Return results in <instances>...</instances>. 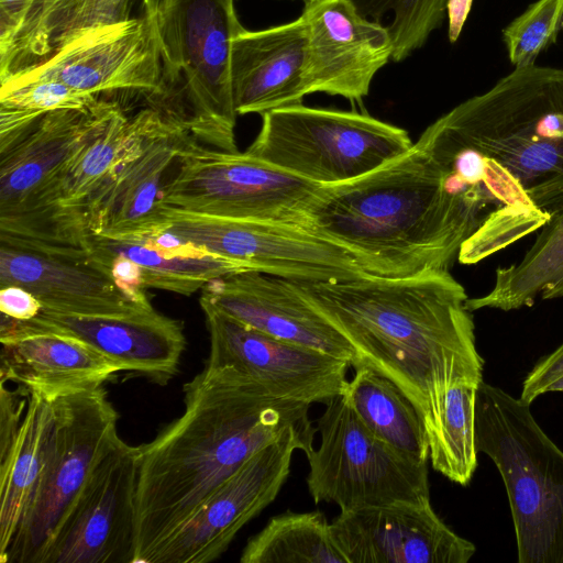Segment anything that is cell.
I'll use <instances>...</instances> for the list:
<instances>
[{
	"label": "cell",
	"mask_w": 563,
	"mask_h": 563,
	"mask_svg": "<svg viewBox=\"0 0 563 563\" xmlns=\"http://www.w3.org/2000/svg\"><path fill=\"white\" fill-rule=\"evenodd\" d=\"M529 205L504 180L452 191L416 143L356 179L321 186L301 225L343 249L364 274L407 278L475 264L531 232Z\"/></svg>",
	"instance_id": "6da1fadb"
},
{
	"label": "cell",
	"mask_w": 563,
	"mask_h": 563,
	"mask_svg": "<svg viewBox=\"0 0 563 563\" xmlns=\"http://www.w3.org/2000/svg\"><path fill=\"white\" fill-rule=\"evenodd\" d=\"M185 410L139 448L135 555L152 552L250 457L290 433L311 441V405L277 397L231 368H205L184 386Z\"/></svg>",
	"instance_id": "7a4b0ae2"
},
{
	"label": "cell",
	"mask_w": 563,
	"mask_h": 563,
	"mask_svg": "<svg viewBox=\"0 0 563 563\" xmlns=\"http://www.w3.org/2000/svg\"><path fill=\"white\" fill-rule=\"evenodd\" d=\"M290 280L350 341L358 366L386 376L412 401L429 444L446 391L484 380L468 297L449 271L407 278Z\"/></svg>",
	"instance_id": "3957f363"
},
{
	"label": "cell",
	"mask_w": 563,
	"mask_h": 563,
	"mask_svg": "<svg viewBox=\"0 0 563 563\" xmlns=\"http://www.w3.org/2000/svg\"><path fill=\"white\" fill-rule=\"evenodd\" d=\"M432 124L496 159L543 212L563 206V69L515 68Z\"/></svg>",
	"instance_id": "277c9868"
},
{
	"label": "cell",
	"mask_w": 563,
	"mask_h": 563,
	"mask_svg": "<svg viewBox=\"0 0 563 563\" xmlns=\"http://www.w3.org/2000/svg\"><path fill=\"white\" fill-rule=\"evenodd\" d=\"M476 445L495 463L512 516L519 563H563V451L530 405L484 380L477 388Z\"/></svg>",
	"instance_id": "5b68a950"
},
{
	"label": "cell",
	"mask_w": 563,
	"mask_h": 563,
	"mask_svg": "<svg viewBox=\"0 0 563 563\" xmlns=\"http://www.w3.org/2000/svg\"><path fill=\"white\" fill-rule=\"evenodd\" d=\"M159 45L164 96L206 145L238 152L231 84L232 38L243 25L234 0H147Z\"/></svg>",
	"instance_id": "8992f818"
},
{
	"label": "cell",
	"mask_w": 563,
	"mask_h": 563,
	"mask_svg": "<svg viewBox=\"0 0 563 563\" xmlns=\"http://www.w3.org/2000/svg\"><path fill=\"white\" fill-rule=\"evenodd\" d=\"M412 145L406 130L368 114L300 103L262 114L261 130L245 153L327 186L366 175Z\"/></svg>",
	"instance_id": "52a82bcc"
},
{
	"label": "cell",
	"mask_w": 563,
	"mask_h": 563,
	"mask_svg": "<svg viewBox=\"0 0 563 563\" xmlns=\"http://www.w3.org/2000/svg\"><path fill=\"white\" fill-rule=\"evenodd\" d=\"M46 455L33 496L0 563H42L101 459L120 439L118 412L103 386L52 402Z\"/></svg>",
	"instance_id": "ba28073f"
},
{
	"label": "cell",
	"mask_w": 563,
	"mask_h": 563,
	"mask_svg": "<svg viewBox=\"0 0 563 563\" xmlns=\"http://www.w3.org/2000/svg\"><path fill=\"white\" fill-rule=\"evenodd\" d=\"M321 442L307 454V485L316 504L341 511L430 499L428 462L416 461L376 437L341 395L317 421Z\"/></svg>",
	"instance_id": "9c48e42d"
},
{
	"label": "cell",
	"mask_w": 563,
	"mask_h": 563,
	"mask_svg": "<svg viewBox=\"0 0 563 563\" xmlns=\"http://www.w3.org/2000/svg\"><path fill=\"white\" fill-rule=\"evenodd\" d=\"M321 186L245 152L200 145L192 136L178 156L162 206L222 218L301 225Z\"/></svg>",
	"instance_id": "30bf717a"
},
{
	"label": "cell",
	"mask_w": 563,
	"mask_h": 563,
	"mask_svg": "<svg viewBox=\"0 0 563 563\" xmlns=\"http://www.w3.org/2000/svg\"><path fill=\"white\" fill-rule=\"evenodd\" d=\"M118 103L97 99L52 111L0 143V235L58 244L52 199L60 175Z\"/></svg>",
	"instance_id": "8fae6325"
},
{
	"label": "cell",
	"mask_w": 563,
	"mask_h": 563,
	"mask_svg": "<svg viewBox=\"0 0 563 563\" xmlns=\"http://www.w3.org/2000/svg\"><path fill=\"white\" fill-rule=\"evenodd\" d=\"M158 228L253 271L287 279L338 282L366 275L343 249L296 223L222 218L162 206Z\"/></svg>",
	"instance_id": "7c38bea8"
},
{
	"label": "cell",
	"mask_w": 563,
	"mask_h": 563,
	"mask_svg": "<svg viewBox=\"0 0 563 563\" xmlns=\"http://www.w3.org/2000/svg\"><path fill=\"white\" fill-rule=\"evenodd\" d=\"M55 79L98 96L118 90L164 96L163 68L152 5L140 18L79 30L43 60L1 84Z\"/></svg>",
	"instance_id": "4fadbf2b"
},
{
	"label": "cell",
	"mask_w": 563,
	"mask_h": 563,
	"mask_svg": "<svg viewBox=\"0 0 563 563\" xmlns=\"http://www.w3.org/2000/svg\"><path fill=\"white\" fill-rule=\"evenodd\" d=\"M313 441L290 433L250 457L150 555L147 563H208L236 533L274 501L289 473L292 454H307Z\"/></svg>",
	"instance_id": "5bb4252c"
},
{
	"label": "cell",
	"mask_w": 563,
	"mask_h": 563,
	"mask_svg": "<svg viewBox=\"0 0 563 563\" xmlns=\"http://www.w3.org/2000/svg\"><path fill=\"white\" fill-rule=\"evenodd\" d=\"M191 137L172 112L146 108L136 139L88 205L87 234L123 238L157 231L165 186Z\"/></svg>",
	"instance_id": "9a60e30c"
},
{
	"label": "cell",
	"mask_w": 563,
	"mask_h": 563,
	"mask_svg": "<svg viewBox=\"0 0 563 563\" xmlns=\"http://www.w3.org/2000/svg\"><path fill=\"white\" fill-rule=\"evenodd\" d=\"M210 339L206 365L231 368L277 397L328 404L343 395L351 363L253 329L200 301Z\"/></svg>",
	"instance_id": "2e32d148"
},
{
	"label": "cell",
	"mask_w": 563,
	"mask_h": 563,
	"mask_svg": "<svg viewBox=\"0 0 563 563\" xmlns=\"http://www.w3.org/2000/svg\"><path fill=\"white\" fill-rule=\"evenodd\" d=\"M139 448L121 438L101 459L42 563H133Z\"/></svg>",
	"instance_id": "e0dca14e"
},
{
	"label": "cell",
	"mask_w": 563,
	"mask_h": 563,
	"mask_svg": "<svg viewBox=\"0 0 563 563\" xmlns=\"http://www.w3.org/2000/svg\"><path fill=\"white\" fill-rule=\"evenodd\" d=\"M30 291L42 309L79 316H125L153 308L130 298L87 250L0 235V287Z\"/></svg>",
	"instance_id": "ac0fdd59"
},
{
	"label": "cell",
	"mask_w": 563,
	"mask_h": 563,
	"mask_svg": "<svg viewBox=\"0 0 563 563\" xmlns=\"http://www.w3.org/2000/svg\"><path fill=\"white\" fill-rule=\"evenodd\" d=\"M330 525L346 563H466L476 551L430 499L340 511Z\"/></svg>",
	"instance_id": "d6986e66"
},
{
	"label": "cell",
	"mask_w": 563,
	"mask_h": 563,
	"mask_svg": "<svg viewBox=\"0 0 563 563\" xmlns=\"http://www.w3.org/2000/svg\"><path fill=\"white\" fill-rule=\"evenodd\" d=\"M301 15L311 93L361 101L374 76L391 59L388 27L363 16L351 0H317L305 4Z\"/></svg>",
	"instance_id": "ffe728a7"
},
{
	"label": "cell",
	"mask_w": 563,
	"mask_h": 563,
	"mask_svg": "<svg viewBox=\"0 0 563 563\" xmlns=\"http://www.w3.org/2000/svg\"><path fill=\"white\" fill-rule=\"evenodd\" d=\"M199 300L265 334L358 366V355L350 341L290 279L245 271L208 283Z\"/></svg>",
	"instance_id": "44dd1931"
},
{
	"label": "cell",
	"mask_w": 563,
	"mask_h": 563,
	"mask_svg": "<svg viewBox=\"0 0 563 563\" xmlns=\"http://www.w3.org/2000/svg\"><path fill=\"white\" fill-rule=\"evenodd\" d=\"M19 321L80 340L121 371L162 385L175 376L186 349L183 322L154 307L125 316H79L42 309L35 318Z\"/></svg>",
	"instance_id": "7402d4cb"
},
{
	"label": "cell",
	"mask_w": 563,
	"mask_h": 563,
	"mask_svg": "<svg viewBox=\"0 0 563 563\" xmlns=\"http://www.w3.org/2000/svg\"><path fill=\"white\" fill-rule=\"evenodd\" d=\"M3 382H14L30 394L54 402L60 397L93 389L121 368L75 338L24 325L1 314Z\"/></svg>",
	"instance_id": "603a6c76"
},
{
	"label": "cell",
	"mask_w": 563,
	"mask_h": 563,
	"mask_svg": "<svg viewBox=\"0 0 563 563\" xmlns=\"http://www.w3.org/2000/svg\"><path fill=\"white\" fill-rule=\"evenodd\" d=\"M231 84L238 114L300 104L311 93L302 15L264 30L238 31L232 38Z\"/></svg>",
	"instance_id": "cb8c5ba5"
},
{
	"label": "cell",
	"mask_w": 563,
	"mask_h": 563,
	"mask_svg": "<svg viewBox=\"0 0 563 563\" xmlns=\"http://www.w3.org/2000/svg\"><path fill=\"white\" fill-rule=\"evenodd\" d=\"M86 242L88 252L117 254L135 263L146 289L185 296L201 290L214 279L253 271L242 263L183 242L163 230L123 238L89 233Z\"/></svg>",
	"instance_id": "d4e9b609"
},
{
	"label": "cell",
	"mask_w": 563,
	"mask_h": 563,
	"mask_svg": "<svg viewBox=\"0 0 563 563\" xmlns=\"http://www.w3.org/2000/svg\"><path fill=\"white\" fill-rule=\"evenodd\" d=\"M131 0H35L11 47L0 54V81L46 58L68 35L129 19Z\"/></svg>",
	"instance_id": "484cf974"
},
{
	"label": "cell",
	"mask_w": 563,
	"mask_h": 563,
	"mask_svg": "<svg viewBox=\"0 0 563 563\" xmlns=\"http://www.w3.org/2000/svg\"><path fill=\"white\" fill-rule=\"evenodd\" d=\"M52 422V404L30 394L16 433L0 451V558L10 547L35 490Z\"/></svg>",
	"instance_id": "4316f807"
},
{
	"label": "cell",
	"mask_w": 563,
	"mask_h": 563,
	"mask_svg": "<svg viewBox=\"0 0 563 563\" xmlns=\"http://www.w3.org/2000/svg\"><path fill=\"white\" fill-rule=\"evenodd\" d=\"M563 297V206L550 213L532 246L520 262L496 271L494 287L467 298V310L494 308L504 311L530 307L537 297Z\"/></svg>",
	"instance_id": "83f0119b"
},
{
	"label": "cell",
	"mask_w": 563,
	"mask_h": 563,
	"mask_svg": "<svg viewBox=\"0 0 563 563\" xmlns=\"http://www.w3.org/2000/svg\"><path fill=\"white\" fill-rule=\"evenodd\" d=\"M342 396L380 440L416 461H429V443L421 417L393 380L367 366H358Z\"/></svg>",
	"instance_id": "f1b7e54d"
},
{
	"label": "cell",
	"mask_w": 563,
	"mask_h": 563,
	"mask_svg": "<svg viewBox=\"0 0 563 563\" xmlns=\"http://www.w3.org/2000/svg\"><path fill=\"white\" fill-rule=\"evenodd\" d=\"M241 563H346L322 511L274 516L249 539Z\"/></svg>",
	"instance_id": "f546056e"
},
{
	"label": "cell",
	"mask_w": 563,
	"mask_h": 563,
	"mask_svg": "<svg viewBox=\"0 0 563 563\" xmlns=\"http://www.w3.org/2000/svg\"><path fill=\"white\" fill-rule=\"evenodd\" d=\"M479 386V385H478ZM475 385L450 388L437 434L429 444V461L437 472L465 486L477 467Z\"/></svg>",
	"instance_id": "4dcf8cb0"
},
{
	"label": "cell",
	"mask_w": 563,
	"mask_h": 563,
	"mask_svg": "<svg viewBox=\"0 0 563 563\" xmlns=\"http://www.w3.org/2000/svg\"><path fill=\"white\" fill-rule=\"evenodd\" d=\"M97 99L98 96L78 91L55 79L1 84L0 143L52 111L84 107Z\"/></svg>",
	"instance_id": "1f68e13d"
},
{
	"label": "cell",
	"mask_w": 563,
	"mask_h": 563,
	"mask_svg": "<svg viewBox=\"0 0 563 563\" xmlns=\"http://www.w3.org/2000/svg\"><path fill=\"white\" fill-rule=\"evenodd\" d=\"M365 18L379 21L391 14L387 25L393 40V62H402L422 47L446 15L448 0H351Z\"/></svg>",
	"instance_id": "d6a6232c"
},
{
	"label": "cell",
	"mask_w": 563,
	"mask_h": 563,
	"mask_svg": "<svg viewBox=\"0 0 563 563\" xmlns=\"http://www.w3.org/2000/svg\"><path fill=\"white\" fill-rule=\"evenodd\" d=\"M563 29V0H537L503 30L508 58L515 68L536 65Z\"/></svg>",
	"instance_id": "836d02e7"
},
{
	"label": "cell",
	"mask_w": 563,
	"mask_h": 563,
	"mask_svg": "<svg viewBox=\"0 0 563 563\" xmlns=\"http://www.w3.org/2000/svg\"><path fill=\"white\" fill-rule=\"evenodd\" d=\"M563 377V343L542 357L529 372L522 383L520 400L531 405L534 399L548 393L551 385Z\"/></svg>",
	"instance_id": "e575fe53"
},
{
	"label": "cell",
	"mask_w": 563,
	"mask_h": 563,
	"mask_svg": "<svg viewBox=\"0 0 563 563\" xmlns=\"http://www.w3.org/2000/svg\"><path fill=\"white\" fill-rule=\"evenodd\" d=\"M34 3L35 0H0V54L11 47Z\"/></svg>",
	"instance_id": "d590c367"
},
{
	"label": "cell",
	"mask_w": 563,
	"mask_h": 563,
	"mask_svg": "<svg viewBox=\"0 0 563 563\" xmlns=\"http://www.w3.org/2000/svg\"><path fill=\"white\" fill-rule=\"evenodd\" d=\"M0 451H3L16 433L27 401L21 398L18 390H10L0 384Z\"/></svg>",
	"instance_id": "8d00e7d4"
},
{
	"label": "cell",
	"mask_w": 563,
	"mask_h": 563,
	"mask_svg": "<svg viewBox=\"0 0 563 563\" xmlns=\"http://www.w3.org/2000/svg\"><path fill=\"white\" fill-rule=\"evenodd\" d=\"M41 302L26 289L19 286L0 287L1 314L15 320H30L42 310Z\"/></svg>",
	"instance_id": "74e56055"
},
{
	"label": "cell",
	"mask_w": 563,
	"mask_h": 563,
	"mask_svg": "<svg viewBox=\"0 0 563 563\" xmlns=\"http://www.w3.org/2000/svg\"><path fill=\"white\" fill-rule=\"evenodd\" d=\"M473 0H448L446 18L449 22L448 36L451 43H455L463 30L472 9Z\"/></svg>",
	"instance_id": "f35d334b"
},
{
	"label": "cell",
	"mask_w": 563,
	"mask_h": 563,
	"mask_svg": "<svg viewBox=\"0 0 563 563\" xmlns=\"http://www.w3.org/2000/svg\"><path fill=\"white\" fill-rule=\"evenodd\" d=\"M563 387V377H561L559 380L553 383L549 389V391H560V389Z\"/></svg>",
	"instance_id": "ab89813d"
},
{
	"label": "cell",
	"mask_w": 563,
	"mask_h": 563,
	"mask_svg": "<svg viewBox=\"0 0 563 563\" xmlns=\"http://www.w3.org/2000/svg\"><path fill=\"white\" fill-rule=\"evenodd\" d=\"M300 1H302L305 4H308V3L314 2L317 0H300Z\"/></svg>",
	"instance_id": "60d3db41"
},
{
	"label": "cell",
	"mask_w": 563,
	"mask_h": 563,
	"mask_svg": "<svg viewBox=\"0 0 563 563\" xmlns=\"http://www.w3.org/2000/svg\"><path fill=\"white\" fill-rule=\"evenodd\" d=\"M560 391H563V387L560 389Z\"/></svg>",
	"instance_id": "b9f144b4"
}]
</instances>
